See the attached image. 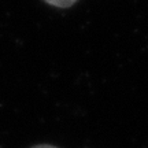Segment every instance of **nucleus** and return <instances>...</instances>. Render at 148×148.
Returning a JSON list of instances; mask_svg holds the SVG:
<instances>
[{
  "label": "nucleus",
  "mask_w": 148,
  "mask_h": 148,
  "mask_svg": "<svg viewBox=\"0 0 148 148\" xmlns=\"http://www.w3.org/2000/svg\"><path fill=\"white\" fill-rule=\"evenodd\" d=\"M33 148H56V147H53V145H48V144H41V145H36V147H33Z\"/></svg>",
  "instance_id": "f03ea898"
},
{
  "label": "nucleus",
  "mask_w": 148,
  "mask_h": 148,
  "mask_svg": "<svg viewBox=\"0 0 148 148\" xmlns=\"http://www.w3.org/2000/svg\"><path fill=\"white\" fill-rule=\"evenodd\" d=\"M45 3L51 5H55V7H60V8H66V7H70L73 5L77 0H44Z\"/></svg>",
  "instance_id": "f257e3e1"
}]
</instances>
